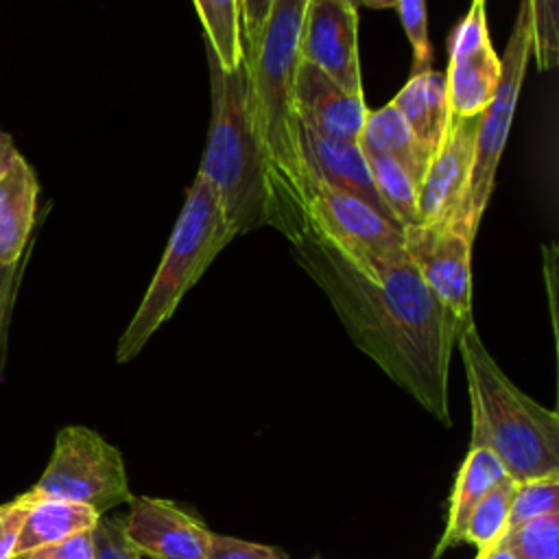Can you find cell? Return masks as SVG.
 <instances>
[{"label":"cell","instance_id":"1","mask_svg":"<svg viewBox=\"0 0 559 559\" xmlns=\"http://www.w3.org/2000/svg\"><path fill=\"white\" fill-rule=\"evenodd\" d=\"M290 245L354 345L439 424L450 426L448 376L459 336L408 253L378 266L376 277H369L308 234Z\"/></svg>","mask_w":559,"mask_h":559},{"label":"cell","instance_id":"38","mask_svg":"<svg viewBox=\"0 0 559 559\" xmlns=\"http://www.w3.org/2000/svg\"><path fill=\"white\" fill-rule=\"evenodd\" d=\"M135 559H148V557H142V555H138V557H135Z\"/></svg>","mask_w":559,"mask_h":559},{"label":"cell","instance_id":"9","mask_svg":"<svg viewBox=\"0 0 559 559\" xmlns=\"http://www.w3.org/2000/svg\"><path fill=\"white\" fill-rule=\"evenodd\" d=\"M404 249L421 280L441 304L456 336L474 325L472 245L456 225H411L402 229Z\"/></svg>","mask_w":559,"mask_h":559},{"label":"cell","instance_id":"20","mask_svg":"<svg viewBox=\"0 0 559 559\" xmlns=\"http://www.w3.org/2000/svg\"><path fill=\"white\" fill-rule=\"evenodd\" d=\"M358 144L365 153L384 155L397 162L419 186L426 173V162L419 155V148L402 118V114L386 103L376 111H367L362 131L358 135Z\"/></svg>","mask_w":559,"mask_h":559},{"label":"cell","instance_id":"4","mask_svg":"<svg viewBox=\"0 0 559 559\" xmlns=\"http://www.w3.org/2000/svg\"><path fill=\"white\" fill-rule=\"evenodd\" d=\"M456 347L472 408L469 448L491 450L515 483L559 474V415L511 382L476 325L459 336Z\"/></svg>","mask_w":559,"mask_h":559},{"label":"cell","instance_id":"8","mask_svg":"<svg viewBox=\"0 0 559 559\" xmlns=\"http://www.w3.org/2000/svg\"><path fill=\"white\" fill-rule=\"evenodd\" d=\"M306 234L330 245L356 269L376 277L378 266L406 253L402 229L358 197L310 175Z\"/></svg>","mask_w":559,"mask_h":559},{"label":"cell","instance_id":"7","mask_svg":"<svg viewBox=\"0 0 559 559\" xmlns=\"http://www.w3.org/2000/svg\"><path fill=\"white\" fill-rule=\"evenodd\" d=\"M28 493L76 502L98 515L133 498L120 450L87 426H66L57 432L50 461Z\"/></svg>","mask_w":559,"mask_h":559},{"label":"cell","instance_id":"2","mask_svg":"<svg viewBox=\"0 0 559 559\" xmlns=\"http://www.w3.org/2000/svg\"><path fill=\"white\" fill-rule=\"evenodd\" d=\"M306 0H275L251 72V105L258 133L273 168L280 199V231L295 240L306 234V192L310 173L295 111L297 41Z\"/></svg>","mask_w":559,"mask_h":559},{"label":"cell","instance_id":"14","mask_svg":"<svg viewBox=\"0 0 559 559\" xmlns=\"http://www.w3.org/2000/svg\"><path fill=\"white\" fill-rule=\"evenodd\" d=\"M295 111L304 127L323 138L358 142L369 109L365 98L347 94L317 66L299 59L295 68Z\"/></svg>","mask_w":559,"mask_h":559},{"label":"cell","instance_id":"30","mask_svg":"<svg viewBox=\"0 0 559 559\" xmlns=\"http://www.w3.org/2000/svg\"><path fill=\"white\" fill-rule=\"evenodd\" d=\"M207 559H288L284 550L258 542L212 533Z\"/></svg>","mask_w":559,"mask_h":559},{"label":"cell","instance_id":"37","mask_svg":"<svg viewBox=\"0 0 559 559\" xmlns=\"http://www.w3.org/2000/svg\"><path fill=\"white\" fill-rule=\"evenodd\" d=\"M347 2H349V4H354V7H358V4H360V0H347Z\"/></svg>","mask_w":559,"mask_h":559},{"label":"cell","instance_id":"19","mask_svg":"<svg viewBox=\"0 0 559 559\" xmlns=\"http://www.w3.org/2000/svg\"><path fill=\"white\" fill-rule=\"evenodd\" d=\"M28 498H31V504L17 531L13 559L28 550L61 542L81 531H92L100 518L90 507H83L76 502L57 500V498H33L31 493Z\"/></svg>","mask_w":559,"mask_h":559},{"label":"cell","instance_id":"28","mask_svg":"<svg viewBox=\"0 0 559 559\" xmlns=\"http://www.w3.org/2000/svg\"><path fill=\"white\" fill-rule=\"evenodd\" d=\"M28 253L13 264L0 262V378L7 365V347H9V328L13 317V306L17 299V288L22 282V273L26 269Z\"/></svg>","mask_w":559,"mask_h":559},{"label":"cell","instance_id":"13","mask_svg":"<svg viewBox=\"0 0 559 559\" xmlns=\"http://www.w3.org/2000/svg\"><path fill=\"white\" fill-rule=\"evenodd\" d=\"M131 546L148 559H207L212 531L170 500L133 496L122 518Z\"/></svg>","mask_w":559,"mask_h":559},{"label":"cell","instance_id":"12","mask_svg":"<svg viewBox=\"0 0 559 559\" xmlns=\"http://www.w3.org/2000/svg\"><path fill=\"white\" fill-rule=\"evenodd\" d=\"M480 116L450 114L445 138L419 183L417 225H448L454 221L467 190Z\"/></svg>","mask_w":559,"mask_h":559},{"label":"cell","instance_id":"35","mask_svg":"<svg viewBox=\"0 0 559 559\" xmlns=\"http://www.w3.org/2000/svg\"><path fill=\"white\" fill-rule=\"evenodd\" d=\"M476 559H515V555L502 542H496L493 546L480 550Z\"/></svg>","mask_w":559,"mask_h":559},{"label":"cell","instance_id":"17","mask_svg":"<svg viewBox=\"0 0 559 559\" xmlns=\"http://www.w3.org/2000/svg\"><path fill=\"white\" fill-rule=\"evenodd\" d=\"M391 103L402 114L419 155L428 166L445 138L450 122L445 74L432 68L411 74Z\"/></svg>","mask_w":559,"mask_h":559},{"label":"cell","instance_id":"23","mask_svg":"<svg viewBox=\"0 0 559 559\" xmlns=\"http://www.w3.org/2000/svg\"><path fill=\"white\" fill-rule=\"evenodd\" d=\"M515 485L518 483L507 476L483 496V500L476 504L465 524L463 544H474L480 552L502 537V533L509 526V511Z\"/></svg>","mask_w":559,"mask_h":559},{"label":"cell","instance_id":"3","mask_svg":"<svg viewBox=\"0 0 559 559\" xmlns=\"http://www.w3.org/2000/svg\"><path fill=\"white\" fill-rule=\"evenodd\" d=\"M212 79V122L199 175L216 190L234 236L258 227H280V199L251 105V72L242 61L223 70L207 52Z\"/></svg>","mask_w":559,"mask_h":559},{"label":"cell","instance_id":"26","mask_svg":"<svg viewBox=\"0 0 559 559\" xmlns=\"http://www.w3.org/2000/svg\"><path fill=\"white\" fill-rule=\"evenodd\" d=\"M533 24V55L539 70H552L559 61V0H528Z\"/></svg>","mask_w":559,"mask_h":559},{"label":"cell","instance_id":"21","mask_svg":"<svg viewBox=\"0 0 559 559\" xmlns=\"http://www.w3.org/2000/svg\"><path fill=\"white\" fill-rule=\"evenodd\" d=\"M201 17L207 52L216 63L231 72L245 61L242 50V9L240 0H192Z\"/></svg>","mask_w":559,"mask_h":559},{"label":"cell","instance_id":"29","mask_svg":"<svg viewBox=\"0 0 559 559\" xmlns=\"http://www.w3.org/2000/svg\"><path fill=\"white\" fill-rule=\"evenodd\" d=\"M92 533L94 559H135L140 555L127 539L120 515H100Z\"/></svg>","mask_w":559,"mask_h":559},{"label":"cell","instance_id":"16","mask_svg":"<svg viewBox=\"0 0 559 559\" xmlns=\"http://www.w3.org/2000/svg\"><path fill=\"white\" fill-rule=\"evenodd\" d=\"M39 181L17 151L0 175V262H20L33 240Z\"/></svg>","mask_w":559,"mask_h":559},{"label":"cell","instance_id":"24","mask_svg":"<svg viewBox=\"0 0 559 559\" xmlns=\"http://www.w3.org/2000/svg\"><path fill=\"white\" fill-rule=\"evenodd\" d=\"M515 559H559V513L511 526L498 539Z\"/></svg>","mask_w":559,"mask_h":559},{"label":"cell","instance_id":"31","mask_svg":"<svg viewBox=\"0 0 559 559\" xmlns=\"http://www.w3.org/2000/svg\"><path fill=\"white\" fill-rule=\"evenodd\" d=\"M92 531H81L61 542L28 550L15 559H94V533Z\"/></svg>","mask_w":559,"mask_h":559},{"label":"cell","instance_id":"25","mask_svg":"<svg viewBox=\"0 0 559 559\" xmlns=\"http://www.w3.org/2000/svg\"><path fill=\"white\" fill-rule=\"evenodd\" d=\"M550 513H559V474L522 480L515 485L507 528Z\"/></svg>","mask_w":559,"mask_h":559},{"label":"cell","instance_id":"33","mask_svg":"<svg viewBox=\"0 0 559 559\" xmlns=\"http://www.w3.org/2000/svg\"><path fill=\"white\" fill-rule=\"evenodd\" d=\"M28 504H31V498L26 491L0 504V559H13L17 531Z\"/></svg>","mask_w":559,"mask_h":559},{"label":"cell","instance_id":"11","mask_svg":"<svg viewBox=\"0 0 559 559\" xmlns=\"http://www.w3.org/2000/svg\"><path fill=\"white\" fill-rule=\"evenodd\" d=\"M445 90L452 116H476L489 105L500 81V57L487 28L485 0H472L450 39Z\"/></svg>","mask_w":559,"mask_h":559},{"label":"cell","instance_id":"10","mask_svg":"<svg viewBox=\"0 0 559 559\" xmlns=\"http://www.w3.org/2000/svg\"><path fill=\"white\" fill-rule=\"evenodd\" d=\"M356 9L347 0H306L297 55L347 94L362 98Z\"/></svg>","mask_w":559,"mask_h":559},{"label":"cell","instance_id":"27","mask_svg":"<svg viewBox=\"0 0 559 559\" xmlns=\"http://www.w3.org/2000/svg\"><path fill=\"white\" fill-rule=\"evenodd\" d=\"M393 9L397 11L413 48V74L428 70L432 61V50L428 39L426 0H397Z\"/></svg>","mask_w":559,"mask_h":559},{"label":"cell","instance_id":"18","mask_svg":"<svg viewBox=\"0 0 559 559\" xmlns=\"http://www.w3.org/2000/svg\"><path fill=\"white\" fill-rule=\"evenodd\" d=\"M502 478H507V472L498 456L487 448H469L459 472L454 478L450 504H448V518L445 528L435 546L432 559H439L443 552L452 550L454 546L463 544V531L465 524L476 509V504L483 500V496Z\"/></svg>","mask_w":559,"mask_h":559},{"label":"cell","instance_id":"22","mask_svg":"<svg viewBox=\"0 0 559 559\" xmlns=\"http://www.w3.org/2000/svg\"><path fill=\"white\" fill-rule=\"evenodd\" d=\"M369 175L373 179V188L378 192V199L382 201L384 210L389 212L391 221L404 229L411 225H417V194L419 186L413 181V177L393 159L376 153H365Z\"/></svg>","mask_w":559,"mask_h":559},{"label":"cell","instance_id":"34","mask_svg":"<svg viewBox=\"0 0 559 559\" xmlns=\"http://www.w3.org/2000/svg\"><path fill=\"white\" fill-rule=\"evenodd\" d=\"M17 153V148H15V144H13V138L9 135V133H4V131H0V175H2V170L7 168V164L11 162V157Z\"/></svg>","mask_w":559,"mask_h":559},{"label":"cell","instance_id":"6","mask_svg":"<svg viewBox=\"0 0 559 559\" xmlns=\"http://www.w3.org/2000/svg\"><path fill=\"white\" fill-rule=\"evenodd\" d=\"M531 46H533L531 4H528V0H520L507 50L500 57L498 87H496L489 105L485 107L478 129H476L474 162H472L467 190H465V197H463L459 212L452 221V225H456L469 238L476 236L478 223H480L483 212L493 192L498 162L504 151L509 129L513 122L518 94H520V85H522V79L526 72Z\"/></svg>","mask_w":559,"mask_h":559},{"label":"cell","instance_id":"5","mask_svg":"<svg viewBox=\"0 0 559 559\" xmlns=\"http://www.w3.org/2000/svg\"><path fill=\"white\" fill-rule=\"evenodd\" d=\"M231 238L234 234L214 186L197 173L162 262L135 314L118 338L116 360L120 365L133 360L144 349L148 338L175 314L183 295L199 282Z\"/></svg>","mask_w":559,"mask_h":559},{"label":"cell","instance_id":"15","mask_svg":"<svg viewBox=\"0 0 559 559\" xmlns=\"http://www.w3.org/2000/svg\"><path fill=\"white\" fill-rule=\"evenodd\" d=\"M301 133V146L308 164V173L319 177L321 181L345 190L367 205H371L376 212H380L384 218L391 221L389 212L384 210L382 201L378 199V192L373 188V179L369 175L367 159L362 155V148L358 142L349 140H332L314 133L312 129L304 127L299 122ZM393 223V221H391Z\"/></svg>","mask_w":559,"mask_h":559},{"label":"cell","instance_id":"32","mask_svg":"<svg viewBox=\"0 0 559 559\" xmlns=\"http://www.w3.org/2000/svg\"><path fill=\"white\" fill-rule=\"evenodd\" d=\"M275 0H240L242 9V50H245V61H249L260 44L264 24L271 15Z\"/></svg>","mask_w":559,"mask_h":559},{"label":"cell","instance_id":"36","mask_svg":"<svg viewBox=\"0 0 559 559\" xmlns=\"http://www.w3.org/2000/svg\"><path fill=\"white\" fill-rule=\"evenodd\" d=\"M397 0H360L367 9H393Z\"/></svg>","mask_w":559,"mask_h":559}]
</instances>
